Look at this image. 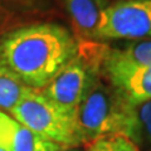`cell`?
<instances>
[{"mask_svg": "<svg viewBox=\"0 0 151 151\" xmlns=\"http://www.w3.org/2000/svg\"><path fill=\"white\" fill-rule=\"evenodd\" d=\"M79 42L64 27L37 23L0 38V60L27 87L43 89L78 53Z\"/></svg>", "mask_w": 151, "mask_h": 151, "instance_id": "1", "label": "cell"}, {"mask_svg": "<svg viewBox=\"0 0 151 151\" xmlns=\"http://www.w3.org/2000/svg\"><path fill=\"white\" fill-rule=\"evenodd\" d=\"M127 103L119 96L98 69L74 113V126L82 146L103 136L120 134Z\"/></svg>", "mask_w": 151, "mask_h": 151, "instance_id": "2", "label": "cell"}, {"mask_svg": "<svg viewBox=\"0 0 151 151\" xmlns=\"http://www.w3.org/2000/svg\"><path fill=\"white\" fill-rule=\"evenodd\" d=\"M9 115L40 137L54 144L64 147L82 146L76 131L74 119L50 101L42 89L27 87Z\"/></svg>", "mask_w": 151, "mask_h": 151, "instance_id": "3", "label": "cell"}, {"mask_svg": "<svg viewBox=\"0 0 151 151\" xmlns=\"http://www.w3.org/2000/svg\"><path fill=\"white\" fill-rule=\"evenodd\" d=\"M102 49L103 45L89 43L82 47L79 43L77 55L42 89L50 101L73 119L94 72L100 69Z\"/></svg>", "mask_w": 151, "mask_h": 151, "instance_id": "4", "label": "cell"}, {"mask_svg": "<svg viewBox=\"0 0 151 151\" xmlns=\"http://www.w3.org/2000/svg\"><path fill=\"white\" fill-rule=\"evenodd\" d=\"M151 38L147 0H120L108 5L93 40H140Z\"/></svg>", "mask_w": 151, "mask_h": 151, "instance_id": "5", "label": "cell"}, {"mask_svg": "<svg viewBox=\"0 0 151 151\" xmlns=\"http://www.w3.org/2000/svg\"><path fill=\"white\" fill-rule=\"evenodd\" d=\"M100 70L127 105H136L151 100V65L132 67L110 62L101 55Z\"/></svg>", "mask_w": 151, "mask_h": 151, "instance_id": "6", "label": "cell"}, {"mask_svg": "<svg viewBox=\"0 0 151 151\" xmlns=\"http://www.w3.org/2000/svg\"><path fill=\"white\" fill-rule=\"evenodd\" d=\"M0 146L6 151H63L68 147L48 141L0 111Z\"/></svg>", "mask_w": 151, "mask_h": 151, "instance_id": "7", "label": "cell"}, {"mask_svg": "<svg viewBox=\"0 0 151 151\" xmlns=\"http://www.w3.org/2000/svg\"><path fill=\"white\" fill-rule=\"evenodd\" d=\"M62 3L79 37L93 40L108 6L107 0H62Z\"/></svg>", "mask_w": 151, "mask_h": 151, "instance_id": "8", "label": "cell"}, {"mask_svg": "<svg viewBox=\"0 0 151 151\" xmlns=\"http://www.w3.org/2000/svg\"><path fill=\"white\" fill-rule=\"evenodd\" d=\"M121 135L130 139L140 150L151 149V100L127 105Z\"/></svg>", "mask_w": 151, "mask_h": 151, "instance_id": "9", "label": "cell"}, {"mask_svg": "<svg viewBox=\"0 0 151 151\" xmlns=\"http://www.w3.org/2000/svg\"><path fill=\"white\" fill-rule=\"evenodd\" d=\"M102 58L132 67L151 65V40H140L137 43L129 44L125 48L103 47Z\"/></svg>", "mask_w": 151, "mask_h": 151, "instance_id": "10", "label": "cell"}, {"mask_svg": "<svg viewBox=\"0 0 151 151\" xmlns=\"http://www.w3.org/2000/svg\"><path fill=\"white\" fill-rule=\"evenodd\" d=\"M25 89V84L0 60V111L10 112Z\"/></svg>", "mask_w": 151, "mask_h": 151, "instance_id": "11", "label": "cell"}, {"mask_svg": "<svg viewBox=\"0 0 151 151\" xmlns=\"http://www.w3.org/2000/svg\"><path fill=\"white\" fill-rule=\"evenodd\" d=\"M83 147L84 151H141L130 139L120 134L103 136Z\"/></svg>", "mask_w": 151, "mask_h": 151, "instance_id": "12", "label": "cell"}, {"mask_svg": "<svg viewBox=\"0 0 151 151\" xmlns=\"http://www.w3.org/2000/svg\"><path fill=\"white\" fill-rule=\"evenodd\" d=\"M63 151H84V147L83 146H77V147H68Z\"/></svg>", "mask_w": 151, "mask_h": 151, "instance_id": "13", "label": "cell"}, {"mask_svg": "<svg viewBox=\"0 0 151 151\" xmlns=\"http://www.w3.org/2000/svg\"><path fill=\"white\" fill-rule=\"evenodd\" d=\"M149 1V10H150V17H151V0H147Z\"/></svg>", "mask_w": 151, "mask_h": 151, "instance_id": "14", "label": "cell"}, {"mask_svg": "<svg viewBox=\"0 0 151 151\" xmlns=\"http://www.w3.org/2000/svg\"><path fill=\"white\" fill-rule=\"evenodd\" d=\"M0 151H6V150L4 149V147H1V146H0Z\"/></svg>", "mask_w": 151, "mask_h": 151, "instance_id": "15", "label": "cell"}]
</instances>
